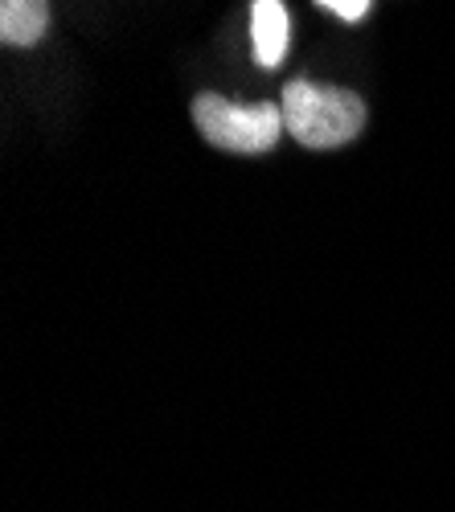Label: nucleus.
Listing matches in <instances>:
<instances>
[{"mask_svg":"<svg viewBox=\"0 0 455 512\" xmlns=\"http://www.w3.org/2000/svg\"><path fill=\"white\" fill-rule=\"evenodd\" d=\"M283 127L304 148H341L365 127L361 95L345 87H316L308 78H296L283 87Z\"/></svg>","mask_w":455,"mask_h":512,"instance_id":"nucleus-1","label":"nucleus"},{"mask_svg":"<svg viewBox=\"0 0 455 512\" xmlns=\"http://www.w3.org/2000/svg\"><path fill=\"white\" fill-rule=\"evenodd\" d=\"M193 123L197 132L222 152H271L279 132H283V107L275 103H230L214 91L197 95L193 103Z\"/></svg>","mask_w":455,"mask_h":512,"instance_id":"nucleus-2","label":"nucleus"},{"mask_svg":"<svg viewBox=\"0 0 455 512\" xmlns=\"http://www.w3.org/2000/svg\"><path fill=\"white\" fill-rule=\"evenodd\" d=\"M251 46H255V62L275 70L287 58L292 46V13L279 0H255L251 5Z\"/></svg>","mask_w":455,"mask_h":512,"instance_id":"nucleus-3","label":"nucleus"},{"mask_svg":"<svg viewBox=\"0 0 455 512\" xmlns=\"http://www.w3.org/2000/svg\"><path fill=\"white\" fill-rule=\"evenodd\" d=\"M50 29V9L41 0H5L0 5V41L5 46H37Z\"/></svg>","mask_w":455,"mask_h":512,"instance_id":"nucleus-4","label":"nucleus"},{"mask_svg":"<svg viewBox=\"0 0 455 512\" xmlns=\"http://www.w3.org/2000/svg\"><path fill=\"white\" fill-rule=\"evenodd\" d=\"M324 9L337 13V17H345V21H361V17L369 13L365 0H324Z\"/></svg>","mask_w":455,"mask_h":512,"instance_id":"nucleus-5","label":"nucleus"}]
</instances>
